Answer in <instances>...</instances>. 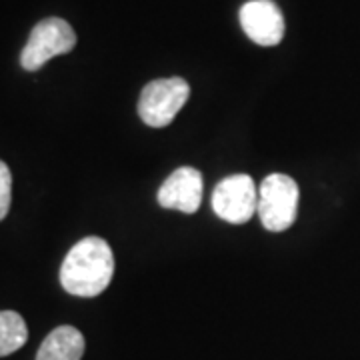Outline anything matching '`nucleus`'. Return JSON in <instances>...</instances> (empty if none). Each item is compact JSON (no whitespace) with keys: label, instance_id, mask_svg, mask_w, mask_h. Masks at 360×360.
I'll return each instance as SVG.
<instances>
[{"label":"nucleus","instance_id":"1","mask_svg":"<svg viewBox=\"0 0 360 360\" xmlns=\"http://www.w3.org/2000/svg\"><path fill=\"white\" fill-rule=\"evenodd\" d=\"M115 276V255L98 236H86L70 248L60 266V284L68 295L92 298L103 295Z\"/></svg>","mask_w":360,"mask_h":360},{"label":"nucleus","instance_id":"2","mask_svg":"<svg viewBox=\"0 0 360 360\" xmlns=\"http://www.w3.org/2000/svg\"><path fill=\"white\" fill-rule=\"evenodd\" d=\"M191 96V86L184 78H156L148 82L139 98V115L146 127H168Z\"/></svg>","mask_w":360,"mask_h":360},{"label":"nucleus","instance_id":"3","mask_svg":"<svg viewBox=\"0 0 360 360\" xmlns=\"http://www.w3.org/2000/svg\"><path fill=\"white\" fill-rule=\"evenodd\" d=\"M298 210V184L286 174H270L258 191V217L264 229L283 232L292 226Z\"/></svg>","mask_w":360,"mask_h":360},{"label":"nucleus","instance_id":"4","mask_svg":"<svg viewBox=\"0 0 360 360\" xmlns=\"http://www.w3.org/2000/svg\"><path fill=\"white\" fill-rule=\"evenodd\" d=\"M75 44H77V34L66 20L56 16L44 18L32 28L28 42L20 54V65L25 70L34 72L54 56L72 51Z\"/></svg>","mask_w":360,"mask_h":360},{"label":"nucleus","instance_id":"5","mask_svg":"<svg viewBox=\"0 0 360 360\" xmlns=\"http://www.w3.org/2000/svg\"><path fill=\"white\" fill-rule=\"evenodd\" d=\"M217 217L231 224H245L258 210V191L248 174H232L220 180L212 193Z\"/></svg>","mask_w":360,"mask_h":360},{"label":"nucleus","instance_id":"6","mask_svg":"<svg viewBox=\"0 0 360 360\" xmlns=\"http://www.w3.org/2000/svg\"><path fill=\"white\" fill-rule=\"evenodd\" d=\"M240 25L260 46H276L284 37V16L272 0H248L240 8Z\"/></svg>","mask_w":360,"mask_h":360},{"label":"nucleus","instance_id":"7","mask_svg":"<svg viewBox=\"0 0 360 360\" xmlns=\"http://www.w3.org/2000/svg\"><path fill=\"white\" fill-rule=\"evenodd\" d=\"M202 202V174L191 167H182L168 176L158 188V205L170 210L193 214Z\"/></svg>","mask_w":360,"mask_h":360},{"label":"nucleus","instance_id":"8","mask_svg":"<svg viewBox=\"0 0 360 360\" xmlns=\"http://www.w3.org/2000/svg\"><path fill=\"white\" fill-rule=\"evenodd\" d=\"M84 354V336L75 326H58L40 345L37 360H80Z\"/></svg>","mask_w":360,"mask_h":360},{"label":"nucleus","instance_id":"9","mask_svg":"<svg viewBox=\"0 0 360 360\" xmlns=\"http://www.w3.org/2000/svg\"><path fill=\"white\" fill-rule=\"evenodd\" d=\"M28 340V328L25 319L13 312L2 310L0 312V356H8L22 348Z\"/></svg>","mask_w":360,"mask_h":360},{"label":"nucleus","instance_id":"10","mask_svg":"<svg viewBox=\"0 0 360 360\" xmlns=\"http://www.w3.org/2000/svg\"><path fill=\"white\" fill-rule=\"evenodd\" d=\"M13 202V174L6 162L0 160V220L6 219Z\"/></svg>","mask_w":360,"mask_h":360}]
</instances>
